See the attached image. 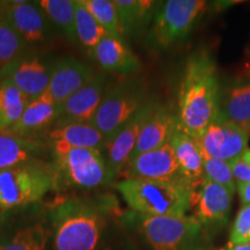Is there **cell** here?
I'll list each match as a JSON object with an SVG mask.
<instances>
[{"label": "cell", "instance_id": "cell-1", "mask_svg": "<svg viewBox=\"0 0 250 250\" xmlns=\"http://www.w3.org/2000/svg\"><path fill=\"white\" fill-rule=\"evenodd\" d=\"M220 90L217 62L208 50H196L184 65L177 99L179 123L193 138L218 117Z\"/></svg>", "mask_w": 250, "mask_h": 250}, {"label": "cell", "instance_id": "cell-2", "mask_svg": "<svg viewBox=\"0 0 250 250\" xmlns=\"http://www.w3.org/2000/svg\"><path fill=\"white\" fill-rule=\"evenodd\" d=\"M116 189L131 210L140 215L183 217L192 205L196 190L183 181H156L129 177Z\"/></svg>", "mask_w": 250, "mask_h": 250}, {"label": "cell", "instance_id": "cell-3", "mask_svg": "<svg viewBox=\"0 0 250 250\" xmlns=\"http://www.w3.org/2000/svg\"><path fill=\"white\" fill-rule=\"evenodd\" d=\"M105 229L99 208L80 201H68L54 211L55 250H98Z\"/></svg>", "mask_w": 250, "mask_h": 250}, {"label": "cell", "instance_id": "cell-4", "mask_svg": "<svg viewBox=\"0 0 250 250\" xmlns=\"http://www.w3.org/2000/svg\"><path fill=\"white\" fill-rule=\"evenodd\" d=\"M57 184V174L42 161L0 171V211L39 202Z\"/></svg>", "mask_w": 250, "mask_h": 250}, {"label": "cell", "instance_id": "cell-5", "mask_svg": "<svg viewBox=\"0 0 250 250\" xmlns=\"http://www.w3.org/2000/svg\"><path fill=\"white\" fill-rule=\"evenodd\" d=\"M208 8L203 0H167L153 15L148 42L155 50H167L182 42Z\"/></svg>", "mask_w": 250, "mask_h": 250}, {"label": "cell", "instance_id": "cell-6", "mask_svg": "<svg viewBox=\"0 0 250 250\" xmlns=\"http://www.w3.org/2000/svg\"><path fill=\"white\" fill-rule=\"evenodd\" d=\"M137 218L140 233L151 250H205V235L193 217L138 214Z\"/></svg>", "mask_w": 250, "mask_h": 250}, {"label": "cell", "instance_id": "cell-7", "mask_svg": "<svg viewBox=\"0 0 250 250\" xmlns=\"http://www.w3.org/2000/svg\"><path fill=\"white\" fill-rule=\"evenodd\" d=\"M59 170L74 186L96 188L112 180L101 149L52 144Z\"/></svg>", "mask_w": 250, "mask_h": 250}, {"label": "cell", "instance_id": "cell-8", "mask_svg": "<svg viewBox=\"0 0 250 250\" xmlns=\"http://www.w3.org/2000/svg\"><path fill=\"white\" fill-rule=\"evenodd\" d=\"M149 101L137 87L122 83L103 95L90 124L104 137V145Z\"/></svg>", "mask_w": 250, "mask_h": 250}, {"label": "cell", "instance_id": "cell-9", "mask_svg": "<svg viewBox=\"0 0 250 250\" xmlns=\"http://www.w3.org/2000/svg\"><path fill=\"white\" fill-rule=\"evenodd\" d=\"M234 193L226 188L205 180L193 193V218L201 225L205 237L213 236L227 226Z\"/></svg>", "mask_w": 250, "mask_h": 250}, {"label": "cell", "instance_id": "cell-10", "mask_svg": "<svg viewBox=\"0 0 250 250\" xmlns=\"http://www.w3.org/2000/svg\"><path fill=\"white\" fill-rule=\"evenodd\" d=\"M197 142L205 156L229 162L248 148L249 133L217 117L203 131Z\"/></svg>", "mask_w": 250, "mask_h": 250}, {"label": "cell", "instance_id": "cell-11", "mask_svg": "<svg viewBox=\"0 0 250 250\" xmlns=\"http://www.w3.org/2000/svg\"><path fill=\"white\" fill-rule=\"evenodd\" d=\"M126 177L156 181H183L169 143L131 159L125 167ZM187 183V182H186Z\"/></svg>", "mask_w": 250, "mask_h": 250}, {"label": "cell", "instance_id": "cell-12", "mask_svg": "<svg viewBox=\"0 0 250 250\" xmlns=\"http://www.w3.org/2000/svg\"><path fill=\"white\" fill-rule=\"evenodd\" d=\"M152 105L153 102H148L147 104L144 105L104 145L108 149L107 164L112 180L120 175L129 164L138 142L139 133L151 111Z\"/></svg>", "mask_w": 250, "mask_h": 250}, {"label": "cell", "instance_id": "cell-13", "mask_svg": "<svg viewBox=\"0 0 250 250\" xmlns=\"http://www.w3.org/2000/svg\"><path fill=\"white\" fill-rule=\"evenodd\" d=\"M51 68L37 57L15 59L2 67V79L11 81L29 101L42 96L48 90Z\"/></svg>", "mask_w": 250, "mask_h": 250}, {"label": "cell", "instance_id": "cell-14", "mask_svg": "<svg viewBox=\"0 0 250 250\" xmlns=\"http://www.w3.org/2000/svg\"><path fill=\"white\" fill-rule=\"evenodd\" d=\"M95 76L96 74L83 62L73 57L62 58L51 67L46 93L59 107L72 94L83 88Z\"/></svg>", "mask_w": 250, "mask_h": 250}, {"label": "cell", "instance_id": "cell-15", "mask_svg": "<svg viewBox=\"0 0 250 250\" xmlns=\"http://www.w3.org/2000/svg\"><path fill=\"white\" fill-rule=\"evenodd\" d=\"M182 179L197 190L204 181V154L198 142L177 124L169 140Z\"/></svg>", "mask_w": 250, "mask_h": 250}, {"label": "cell", "instance_id": "cell-16", "mask_svg": "<svg viewBox=\"0 0 250 250\" xmlns=\"http://www.w3.org/2000/svg\"><path fill=\"white\" fill-rule=\"evenodd\" d=\"M177 124V115L166 105L153 102L152 109L143 125L131 159L169 143Z\"/></svg>", "mask_w": 250, "mask_h": 250}, {"label": "cell", "instance_id": "cell-17", "mask_svg": "<svg viewBox=\"0 0 250 250\" xmlns=\"http://www.w3.org/2000/svg\"><path fill=\"white\" fill-rule=\"evenodd\" d=\"M218 117L250 134V76L237 78L221 86Z\"/></svg>", "mask_w": 250, "mask_h": 250}, {"label": "cell", "instance_id": "cell-18", "mask_svg": "<svg viewBox=\"0 0 250 250\" xmlns=\"http://www.w3.org/2000/svg\"><path fill=\"white\" fill-rule=\"evenodd\" d=\"M104 83V76L96 74L87 85L62 102L59 105V117L62 123H90L103 99Z\"/></svg>", "mask_w": 250, "mask_h": 250}, {"label": "cell", "instance_id": "cell-19", "mask_svg": "<svg viewBox=\"0 0 250 250\" xmlns=\"http://www.w3.org/2000/svg\"><path fill=\"white\" fill-rule=\"evenodd\" d=\"M93 57L103 70L121 76H131L139 71L137 56L124 42L123 37L107 34L92 50Z\"/></svg>", "mask_w": 250, "mask_h": 250}, {"label": "cell", "instance_id": "cell-20", "mask_svg": "<svg viewBox=\"0 0 250 250\" xmlns=\"http://www.w3.org/2000/svg\"><path fill=\"white\" fill-rule=\"evenodd\" d=\"M5 17L24 42L44 41L46 22L40 6L28 1H6Z\"/></svg>", "mask_w": 250, "mask_h": 250}, {"label": "cell", "instance_id": "cell-21", "mask_svg": "<svg viewBox=\"0 0 250 250\" xmlns=\"http://www.w3.org/2000/svg\"><path fill=\"white\" fill-rule=\"evenodd\" d=\"M59 117V107L48 93L28 103L20 120L5 132L27 137L44 129L46 125Z\"/></svg>", "mask_w": 250, "mask_h": 250}, {"label": "cell", "instance_id": "cell-22", "mask_svg": "<svg viewBox=\"0 0 250 250\" xmlns=\"http://www.w3.org/2000/svg\"><path fill=\"white\" fill-rule=\"evenodd\" d=\"M40 152L39 143L8 132H0V171L40 161L36 159Z\"/></svg>", "mask_w": 250, "mask_h": 250}, {"label": "cell", "instance_id": "cell-23", "mask_svg": "<svg viewBox=\"0 0 250 250\" xmlns=\"http://www.w3.org/2000/svg\"><path fill=\"white\" fill-rule=\"evenodd\" d=\"M52 144H65L71 147L98 148L104 145V137L90 123L67 122L62 123L49 133Z\"/></svg>", "mask_w": 250, "mask_h": 250}, {"label": "cell", "instance_id": "cell-24", "mask_svg": "<svg viewBox=\"0 0 250 250\" xmlns=\"http://www.w3.org/2000/svg\"><path fill=\"white\" fill-rule=\"evenodd\" d=\"M114 4L125 36L138 33L148 22H152L160 2L152 0H114Z\"/></svg>", "mask_w": 250, "mask_h": 250}, {"label": "cell", "instance_id": "cell-25", "mask_svg": "<svg viewBox=\"0 0 250 250\" xmlns=\"http://www.w3.org/2000/svg\"><path fill=\"white\" fill-rule=\"evenodd\" d=\"M29 99L11 81L2 79L0 83V132H5L20 120Z\"/></svg>", "mask_w": 250, "mask_h": 250}, {"label": "cell", "instance_id": "cell-26", "mask_svg": "<svg viewBox=\"0 0 250 250\" xmlns=\"http://www.w3.org/2000/svg\"><path fill=\"white\" fill-rule=\"evenodd\" d=\"M40 8L62 28L71 41L77 40L76 34V2L74 0H42Z\"/></svg>", "mask_w": 250, "mask_h": 250}, {"label": "cell", "instance_id": "cell-27", "mask_svg": "<svg viewBox=\"0 0 250 250\" xmlns=\"http://www.w3.org/2000/svg\"><path fill=\"white\" fill-rule=\"evenodd\" d=\"M74 2H76L77 39L83 46L93 50L108 33L89 13L88 9L83 5V0H74Z\"/></svg>", "mask_w": 250, "mask_h": 250}, {"label": "cell", "instance_id": "cell-28", "mask_svg": "<svg viewBox=\"0 0 250 250\" xmlns=\"http://www.w3.org/2000/svg\"><path fill=\"white\" fill-rule=\"evenodd\" d=\"M49 233L41 224L21 228L7 242L2 243L0 250H45Z\"/></svg>", "mask_w": 250, "mask_h": 250}, {"label": "cell", "instance_id": "cell-29", "mask_svg": "<svg viewBox=\"0 0 250 250\" xmlns=\"http://www.w3.org/2000/svg\"><path fill=\"white\" fill-rule=\"evenodd\" d=\"M83 2L108 34L118 37L124 36L114 0H83Z\"/></svg>", "mask_w": 250, "mask_h": 250}, {"label": "cell", "instance_id": "cell-30", "mask_svg": "<svg viewBox=\"0 0 250 250\" xmlns=\"http://www.w3.org/2000/svg\"><path fill=\"white\" fill-rule=\"evenodd\" d=\"M24 41L11 22L4 18L0 20V67H4L17 59L23 48Z\"/></svg>", "mask_w": 250, "mask_h": 250}, {"label": "cell", "instance_id": "cell-31", "mask_svg": "<svg viewBox=\"0 0 250 250\" xmlns=\"http://www.w3.org/2000/svg\"><path fill=\"white\" fill-rule=\"evenodd\" d=\"M204 179L226 188L233 193L236 191V182L227 161L204 155Z\"/></svg>", "mask_w": 250, "mask_h": 250}, {"label": "cell", "instance_id": "cell-32", "mask_svg": "<svg viewBox=\"0 0 250 250\" xmlns=\"http://www.w3.org/2000/svg\"><path fill=\"white\" fill-rule=\"evenodd\" d=\"M250 243V205H242L237 211L229 233L228 245Z\"/></svg>", "mask_w": 250, "mask_h": 250}, {"label": "cell", "instance_id": "cell-33", "mask_svg": "<svg viewBox=\"0 0 250 250\" xmlns=\"http://www.w3.org/2000/svg\"><path fill=\"white\" fill-rule=\"evenodd\" d=\"M229 166L236 183H250V165L241 155L229 161Z\"/></svg>", "mask_w": 250, "mask_h": 250}, {"label": "cell", "instance_id": "cell-34", "mask_svg": "<svg viewBox=\"0 0 250 250\" xmlns=\"http://www.w3.org/2000/svg\"><path fill=\"white\" fill-rule=\"evenodd\" d=\"M236 191L242 205H250V183H236Z\"/></svg>", "mask_w": 250, "mask_h": 250}, {"label": "cell", "instance_id": "cell-35", "mask_svg": "<svg viewBox=\"0 0 250 250\" xmlns=\"http://www.w3.org/2000/svg\"><path fill=\"white\" fill-rule=\"evenodd\" d=\"M224 250H250V243H246V245H237V246L228 245L227 248Z\"/></svg>", "mask_w": 250, "mask_h": 250}, {"label": "cell", "instance_id": "cell-36", "mask_svg": "<svg viewBox=\"0 0 250 250\" xmlns=\"http://www.w3.org/2000/svg\"><path fill=\"white\" fill-rule=\"evenodd\" d=\"M241 156H242V158H243V159H245V160H246L247 162H248V164L250 165V148H249V147H248V148H247V149H246V151L242 153V154H241Z\"/></svg>", "mask_w": 250, "mask_h": 250}, {"label": "cell", "instance_id": "cell-37", "mask_svg": "<svg viewBox=\"0 0 250 250\" xmlns=\"http://www.w3.org/2000/svg\"><path fill=\"white\" fill-rule=\"evenodd\" d=\"M2 224H4V215H2V211H0V247H1V232H2Z\"/></svg>", "mask_w": 250, "mask_h": 250}, {"label": "cell", "instance_id": "cell-38", "mask_svg": "<svg viewBox=\"0 0 250 250\" xmlns=\"http://www.w3.org/2000/svg\"><path fill=\"white\" fill-rule=\"evenodd\" d=\"M5 7H6V1H0V20H1L5 15Z\"/></svg>", "mask_w": 250, "mask_h": 250}, {"label": "cell", "instance_id": "cell-39", "mask_svg": "<svg viewBox=\"0 0 250 250\" xmlns=\"http://www.w3.org/2000/svg\"><path fill=\"white\" fill-rule=\"evenodd\" d=\"M98 250H116L112 245H104V246H100Z\"/></svg>", "mask_w": 250, "mask_h": 250}]
</instances>
